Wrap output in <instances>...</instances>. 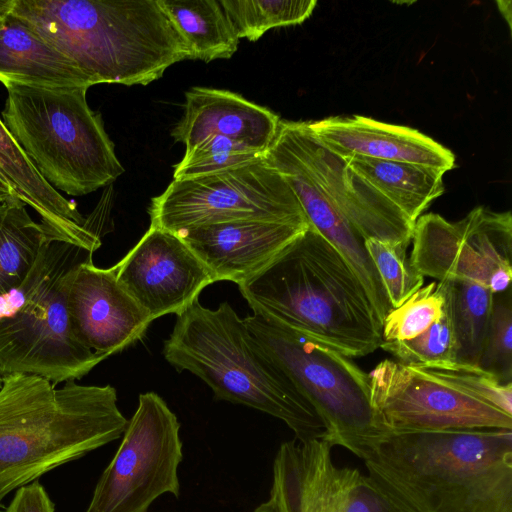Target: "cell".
I'll return each mask as SVG.
<instances>
[{
	"mask_svg": "<svg viewBox=\"0 0 512 512\" xmlns=\"http://www.w3.org/2000/svg\"><path fill=\"white\" fill-rule=\"evenodd\" d=\"M364 463L403 512H512V430L390 433Z\"/></svg>",
	"mask_w": 512,
	"mask_h": 512,
	"instance_id": "obj_1",
	"label": "cell"
},
{
	"mask_svg": "<svg viewBox=\"0 0 512 512\" xmlns=\"http://www.w3.org/2000/svg\"><path fill=\"white\" fill-rule=\"evenodd\" d=\"M238 287L253 313L347 357L368 355L383 341L382 324L363 285L310 225Z\"/></svg>",
	"mask_w": 512,
	"mask_h": 512,
	"instance_id": "obj_2",
	"label": "cell"
},
{
	"mask_svg": "<svg viewBox=\"0 0 512 512\" xmlns=\"http://www.w3.org/2000/svg\"><path fill=\"white\" fill-rule=\"evenodd\" d=\"M11 14L93 85H147L191 58L158 0H14Z\"/></svg>",
	"mask_w": 512,
	"mask_h": 512,
	"instance_id": "obj_3",
	"label": "cell"
},
{
	"mask_svg": "<svg viewBox=\"0 0 512 512\" xmlns=\"http://www.w3.org/2000/svg\"><path fill=\"white\" fill-rule=\"evenodd\" d=\"M111 385L11 374L0 387V509L12 491L123 436Z\"/></svg>",
	"mask_w": 512,
	"mask_h": 512,
	"instance_id": "obj_4",
	"label": "cell"
},
{
	"mask_svg": "<svg viewBox=\"0 0 512 512\" xmlns=\"http://www.w3.org/2000/svg\"><path fill=\"white\" fill-rule=\"evenodd\" d=\"M163 356L176 370L203 380L217 399L278 418L299 440L324 438L325 426L314 408L259 348L228 302L210 309L196 300L177 315Z\"/></svg>",
	"mask_w": 512,
	"mask_h": 512,
	"instance_id": "obj_5",
	"label": "cell"
},
{
	"mask_svg": "<svg viewBox=\"0 0 512 512\" xmlns=\"http://www.w3.org/2000/svg\"><path fill=\"white\" fill-rule=\"evenodd\" d=\"M92 252L53 240L15 288L0 296V374L36 375L54 385L80 379L106 356L82 345L68 314V293Z\"/></svg>",
	"mask_w": 512,
	"mask_h": 512,
	"instance_id": "obj_6",
	"label": "cell"
},
{
	"mask_svg": "<svg viewBox=\"0 0 512 512\" xmlns=\"http://www.w3.org/2000/svg\"><path fill=\"white\" fill-rule=\"evenodd\" d=\"M2 121L41 176L57 191L83 196L124 173L88 88L3 84Z\"/></svg>",
	"mask_w": 512,
	"mask_h": 512,
	"instance_id": "obj_7",
	"label": "cell"
},
{
	"mask_svg": "<svg viewBox=\"0 0 512 512\" xmlns=\"http://www.w3.org/2000/svg\"><path fill=\"white\" fill-rule=\"evenodd\" d=\"M244 321L259 348L322 420L323 440L368 459L390 434L372 407L368 374L350 357L259 314Z\"/></svg>",
	"mask_w": 512,
	"mask_h": 512,
	"instance_id": "obj_8",
	"label": "cell"
},
{
	"mask_svg": "<svg viewBox=\"0 0 512 512\" xmlns=\"http://www.w3.org/2000/svg\"><path fill=\"white\" fill-rule=\"evenodd\" d=\"M151 226L171 232L240 220L309 221L286 179L264 159L231 170L173 180L153 197Z\"/></svg>",
	"mask_w": 512,
	"mask_h": 512,
	"instance_id": "obj_9",
	"label": "cell"
},
{
	"mask_svg": "<svg viewBox=\"0 0 512 512\" xmlns=\"http://www.w3.org/2000/svg\"><path fill=\"white\" fill-rule=\"evenodd\" d=\"M180 423L155 392L139 395L121 444L85 512H148L159 496L180 494Z\"/></svg>",
	"mask_w": 512,
	"mask_h": 512,
	"instance_id": "obj_10",
	"label": "cell"
},
{
	"mask_svg": "<svg viewBox=\"0 0 512 512\" xmlns=\"http://www.w3.org/2000/svg\"><path fill=\"white\" fill-rule=\"evenodd\" d=\"M411 242L409 261L423 277L468 280L494 294L511 288L510 211L478 206L456 222L427 213L415 221Z\"/></svg>",
	"mask_w": 512,
	"mask_h": 512,
	"instance_id": "obj_11",
	"label": "cell"
},
{
	"mask_svg": "<svg viewBox=\"0 0 512 512\" xmlns=\"http://www.w3.org/2000/svg\"><path fill=\"white\" fill-rule=\"evenodd\" d=\"M368 376L372 407L390 433L512 430V415L423 368L386 359Z\"/></svg>",
	"mask_w": 512,
	"mask_h": 512,
	"instance_id": "obj_12",
	"label": "cell"
},
{
	"mask_svg": "<svg viewBox=\"0 0 512 512\" xmlns=\"http://www.w3.org/2000/svg\"><path fill=\"white\" fill-rule=\"evenodd\" d=\"M269 497L253 512H403L356 468L338 467L323 439L283 442Z\"/></svg>",
	"mask_w": 512,
	"mask_h": 512,
	"instance_id": "obj_13",
	"label": "cell"
},
{
	"mask_svg": "<svg viewBox=\"0 0 512 512\" xmlns=\"http://www.w3.org/2000/svg\"><path fill=\"white\" fill-rule=\"evenodd\" d=\"M272 144L287 154L364 237L409 246L412 223L316 138L309 122L280 121Z\"/></svg>",
	"mask_w": 512,
	"mask_h": 512,
	"instance_id": "obj_14",
	"label": "cell"
},
{
	"mask_svg": "<svg viewBox=\"0 0 512 512\" xmlns=\"http://www.w3.org/2000/svg\"><path fill=\"white\" fill-rule=\"evenodd\" d=\"M114 267L119 284L152 321L181 314L216 282L178 233L151 225Z\"/></svg>",
	"mask_w": 512,
	"mask_h": 512,
	"instance_id": "obj_15",
	"label": "cell"
},
{
	"mask_svg": "<svg viewBox=\"0 0 512 512\" xmlns=\"http://www.w3.org/2000/svg\"><path fill=\"white\" fill-rule=\"evenodd\" d=\"M67 307L76 339L106 357L140 340L152 322L119 284L115 267H96L92 255L74 275Z\"/></svg>",
	"mask_w": 512,
	"mask_h": 512,
	"instance_id": "obj_16",
	"label": "cell"
},
{
	"mask_svg": "<svg viewBox=\"0 0 512 512\" xmlns=\"http://www.w3.org/2000/svg\"><path fill=\"white\" fill-rule=\"evenodd\" d=\"M310 224L240 220L178 232L217 281L242 284L271 264Z\"/></svg>",
	"mask_w": 512,
	"mask_h": 512,
	"instance_id": "obj_17",
	"label": "cell"
},
{
	"mask_svg": "<svg viewBox=\"0 0 512 512\" xmlns=\"http://www.w3.org/2000/svg\"><path fill=\"white\" fill-rule=\"evenodd\" d=\"M324 147L343 159L365 157L429 167L446 173L454 154L416 129L361 116H334L309 122Z\"/></svg>",
	"mask_w": 512,
	"mask_h": 512,
	"instance_id": "obj_18",
	"label": "cell"
},
{
	"mask_svg": "<svg viewBox=\"0 0 512 512\" xmlns=\"http://www.w3.org/2000/svg\"><path fill=\"white\" fill-rule=\"evenodd\" d=\"M264 160L288 182L311 227L344 258L363 285L383 325L391 309L385 289L371 260L364 237L331 204L320 187L281 149L271 144Z\"/></svg>",
	"mask_w": 512,
	"mask_h": 512,
	"instance_id": "obj_19",
	"label": "cell"
},
{
	"mask_svg": "<svg viewBox=\"0 0 512 512\" xmlns=\"http://www.w3.org/2000/svg\"><path fill=\"white\" fill-rule=\"evenodd\" d=\"M280 121L270 109L237 93L193 87L185 93L184 113L171 136L185 145V151L209 135H221L265 153Z\"/></svg>",
	"mask_w": 512,
	"mask_h": 512,
	"instance_id": "obj_20",
	"label": "cell"
},
{
	"mask_svg": "<svg viewBox=\"0 0 512 512\" xmlns=\"http://www.w3.org/2000/svg\"><path fill=\"white\" fill-rule=\"evenodd\" d=\"M0 176L60 241L92 253L101 246L99 234L80 214L75 202L66 199L41 176L1 119Z\"/></svg>",
	"mask_w": 512,
	"mask_h": 512,
	"instance_id": "obj_21",
	"label": "cell"
},
{
	"mask_svg": "<svg viewBox=\"0 0 512 512\" xmlns=\"http://www.w3.org/2000/svg\"><path fill=\"white\" fill-rule=\"evenodd\" d=\"M0 82L44 87L93 86L72 60L11 13L0 26Z\"/></svg>",
	"mask_w": 512,
	"mask_h": 512,
	"instance_id": "obj_22",
	"label": "cell"
},
{
	"mask_svg": "<svg viewBox=\"0 0 512 512\" xmlns=\"http://www.w3.org/2000/svg\"><path fill=\"white\" fill-rule=\"evenodd\" d=\"M345 160L414 224L444 192V173L429 167L365 157Z\"/></svg>",
	"mask_w": 512,
	"mask_h": 512,
	"instance_id": "obj_23",
	"label": "cell"
},
{
	"mask_svg": "<svg viewBox=\"0 0 512 512\" xmlns=\"http://www.w3.org/2000/svg\"><path fill=\"white\" fill-rule=\"evenodd\" d=\"M187 43L191 58L206 63L229 59L237 51L236 36L218 0H158Z\"/></svg>",
	"mask_w": 512,
	"mask_h": 512,
	"instance_id": "obj_24",
	"label": "cell"
},
{
	"mask_svg": "<svg viewBox=\"0 0 512 512\" xmlns=\"http://www.w3.org/2000/svg\"><path fill=\"white\" fill-rule=\"evenodd\" d=\"M53 240L59 239L31 218L17 196L0 201V296L24 280L44 244Z\"/></svg>",
	"mask_w": 512,
	"mask_h": 512,
	"instance_id": "obj_25",
	"label": "cell"
},
{
	"mask_svg": "<svg viewBox=\"0 0 512 512\" xmlns=\"http://www.w3.org/2000/svg\"><path fill=\"white\" fill-rule=\"evenodd\" d=\"M453 329L458 341V363L477 366L488 327L494 293L468 280L440 281Z\"/></svg>",
	"mask_w": 512,
	"mask_h": 512,
	"instance_id": "obj_26",
	"label": "cell"
},
{
	"mask_svg": "<svg viewBox=\"0 0 512 512\" xmlns=\"http://www.w3.org/2000/svg\"><path fill=\"white\" fill-rule=\"evenodd\" d=\"M236 34L255 42L272 28L297 25L312 14L316 0H220Z\"/></svg>",
	"mask_w": 512,
	"mask_h": 512,
	"instance_id": "obj_27",
	"label": "cell"
},
{
	"mask_svg": "<svg viewBox=\"0 0 512 512\" xmlns=\"http://www.w3.org/2000/svg\"><path fill=\"white\" fill-rule=\"evenodd\" d=\"M265 153L221 135H209L175 165L173 180L215 174L264 159Z\"/></svg>",
	"mask_w": 512,
	"mask_h": 512,
	"instance_id": "obj_28",
	"label": "cell"
},
{
	"mask_svg": "<svg viewBox=\"0 0 512 512\" xmlns=\"http://www.w3.org/2000/svg\"><path fill=\"white\" fill-rule=\"evenodd\" d=\"M380 348L394 355L398 362L417 368L458 363L459 345L446 304L442 317L425 332L407 341H382Z\"/></svg>",
	"mask_w": 512,
	"mask_h": 512,
	"instance_id": "obj_29",
	"label": "cell"
},
{
	"mask_svg": "<svg viewBox=\"0 0 512 512\" xmlns=\"http://www.w3.org/2000/svg\"><path fill=\"white\" fill-rule=\"evenodd\" d=\"M444 305L440 281L422 286L399 307L388 311L382 325L383 341H407L422 334L442 317Z\"/></svg>",
	"mask_w": 512,
	"mask_h": 512,
	"instance_id": "obj_30",
	"label": "cell"
},
{
	"mask_svg": "<svg viewBox=\"0 0 512 512\" xmlns=\"http://www.w3.org/2000/svg\"><path fill=\"white\" fill-rule=\"evenodd\" d=\"M366 250L373 261L391 309L399 307L424 283L407 258V246L369 238Z\"/></svg>",
	"mask_w": 512,
	"mask_h": 512,
	"instance_id": "obj_31",
	"label": "cell"
},
{
	"mask_svg": "<svg viewBox=\"0 0 512 512\" xmlns=\"http://www.w3.org/2000/svg\"><path fill=\"white\" fill-rule=\"evenodd\" d=\"M477 367L503 383L512 380L511 288L493 295L492 311Z\"/></svg>",
	"mask_w": 512,
	"mask_h": 512,
	"instance_id": "obj_32",
	"label": "cell"
},
{
	"mask_svg": "<svg viewBox=\"0 0 512 512\" xmlns=\"http://www.w3.org/2000/svg\"><path fill=\"white\" fill-rule=\"evenodd\" d=\"M423 369L512 415V383H503L477 366L460 363Z\"/></svg>",
	"mask_w": 512,
	"mask_h": 512,
	"instance_id": "obj_33",
	"label": "cell"
},
{
	"mask_svg": "<svg viewBox=\"0 0 512 512\" xmlns=\"http://www.w3.org/2000/svg\"><path fill=\"white\" fill-rule=\"evenodd\" d=\"M6 512H55V505L36 480L16 490Z\"/></svg>",
	"mask_w": 512,
	"mask_h": 512,
	"instance_id": "obj_34",
	"label": "cell"
},
{
	"mask_svg": "<svg viewBox=\"0 0 512 512\" xmlns=\"http://www.w3.org/2000/svg\"><path fill=\"white\" fill-rule=\"evenodd\" d=\"M496 4L498 6L499 12L503 16L504 20L506 21L509 30L511 31L512 27V12H511V1L510 0H504V1H496Z\"/></svg>",
	"mask_w": 512,
	"mask_h": 512,
	"instance_id": "obj_35",
	"label": "cell"
},
{
	"mask_svg": "<svg viewBox=\"0 0 512 512\" xmlns=\"http://www.w3.org/2000/svg\"><path fill=\"white\" fill-rule=\"evenodd\" d=\"M17 196L10 185L0 176V201Z\"/></svg>",
	"mask_w": 512,
	"mask_h": 512,
	"instance_id": "obj_36",
	"label": "cell"
},
{
	"mask_svg": "<svg viewBox=\"0 0 512 512\" xmlns=\"http://www.w3.org/2000/svg\"><path fill=\"white\" fill-rule=\"evenodd\" d=\"M14 0H0V26L11 13Z\"/></svg>",
	"mask_w": 512,
	"mask_h": 512,
	"instance_id": "obj_37",
	"label": "cell"
},
{
	"mask_svg": "<svg viewBox=\"0 0 512 512\" xmlns=\"http://www.w3.org/2000/svg\"><path fill=\"white\" fill-rule=\"evenodd\" d=\"M2 378H3V377H2V376H1V374H0V387H1V385H2Z\"/></svg>",
	"mask_w": 512,
	"mask_h": 512,
	"instance_id": "obj_38",
	"label": "cell"
}]
</instances>
